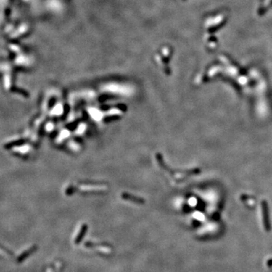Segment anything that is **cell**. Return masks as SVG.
I'll use <instances>...</instances> for the list:
<instances>
[{"mask_svg": "<svg viewBox=\"0 0 272 272\" xmlns=\"http://www.w3.org/2000/svg\"><path fill=\"white\" fill-rule=\"evenodd\" d=\"M87 229H88V227H87L86 225H84L83 227H82L80 233L78 234L77 237H76V238L75 239V243H76V244H78V243H80V242H81V240H83V237H84L86 233Z\"/></svg>", "mask_w": 272, "mask_h": 272, "instance_id": "7a4b0ae2", "label": "cell"}, {"mask_svg": "<svg viewBox=\"0 0 272 272\" xmlns=\"http://www.w3.org/2000/svg\"><path fill=\"white\" fill-rule=\"evenodd\" d=\"M36 250H37V247H36V246H34V247H32L31 248L28 249V250H26L25 252H23V253L17 258V262H18V263L24 262V261L26 259H27L30 255H32Z\"/></svg>", "mask_w": 272, "mask_h": 272, "instance_id": "6da1fadb", "label": "cell"}, {"mask_svg": "<svg viewBox=\"0 0 272 272\" xmlns=\"http://www.w3.org/2000/svg\"><path fill=\"white\" fill-rule=\"evenodd\" d=\"M262 214H263V218H264V223L265 225H268V206L267 203L265 201L262 202Z\"/></svg>", "mask_w": 272, "mask_h": 272, "instance_id": "3957f363", "label": "cell"}]
</instances>
